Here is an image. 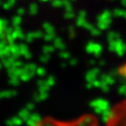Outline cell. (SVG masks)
Segmentation results:
<instances>
[{"label": "cell", "mask_w": 126, "mask_h": 126, "mask_svg": "<svg viewBox=\"0 0 126 126\" xmlns=\"http://www.w3.org/2000/svg\"><path fill=\"white\" fill-rule=\"evenodd\" d=\"M123 122H122V126H126V108H124V113H123Z\"/></svg>", "instance_id": "1"}]
</instances>
